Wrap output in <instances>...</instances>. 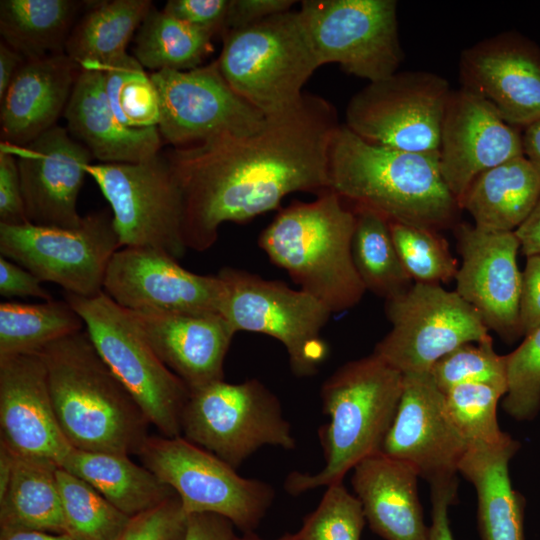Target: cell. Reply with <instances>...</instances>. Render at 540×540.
<instances>
[{"label": "cell", "instance_id": "41", "mask_svg": "<svg viewBox=\"0 0 540 540\" xmlns=\"http://www.w3.org/2000/svg\"><path fill=\"white\" fill-rule=\"evenodd\" d=\"M431 374L443 393L467 383L487 384L507 392L506 356L496 353L491 336L457 347L434 364Z\"/></svg>", "mask_w": 540, "mask_h": 540}, {"label": "cell", "instance_id": "47", "mask_svg": "<svg viewBox=\"0 0 540 540\" xmlns=\"http://www.w3.org/2000/svg\"><path fill=\"white\" fill-rule=\"evenodd\" d=\"M519 322L524 336L540 326V254L527 256L521 272Z\"/></svg>", "mask_w": 540, "mask_h": 540}, {"label": "cell", "instance_id": "19", "mask_svg": "<svg viewBox=\"0 0 540 540\" xmlns=\"http://www.w3.org/2000/svg\"><path fill=\"white\" fill-rule=\"evenodd\" d=\"M456 236L462 263L455 276V291L475 309L488 330L514 342L522 336L520 243L515 231L489 232L459 224Z\"/></svg>", "mask_w": 540, "mask_h": 540}, {"label": "cell", "instance_id": "29", "mask_svg": "<svg viewBox=\"0 0 540 540\" xmlns=\"http://www.w3.org/2000/svg\"><path fill=\"white\" fill-rule=\"evenodd\" d=\"M540 198V171L518 156L478 175L459 202L474 226L489 232H513Z\"/></svg>", "mask_w": 540, "mask_h": 540}, {"label": "cell", "instance_id": "52", "mask_svg": "<svg viewBox=\"0 0 540 540\" xmlns=\"http://www.w3.org/2000/svg\"><path fill=\"white\" fill-rule=\"evenodd\" d=\"M515 234L526 257L540 254V198L528 218L515 230Z\"/></svg>", "mask_w": 540, "mask_h": 540}, {"label": "cell", "instance_id": "26", "mask_svg": "<svg viewBox=\"0 0 540 540\" xmlns=\"http://www.w3.org/2000/svg\"><path fill=\"white\" fill-rule=\"evenodd\" d=\"M79 66L64 52L26 60L1 101V142L25 146L57 125Z\"/></svg>", "mask_w": 540, "mask_h": 540}, {"label": "cell", "instance_id": "2", "mask_svg": "<svg viewBox=\"0 0 540 540\" xmlns=\"http://www.w3.org/2000/svg\"><path fill=\"white\" fill-rule=\"evenodd\" d=\"M328 177L329 189L343 200L389 221L437 230L451 225L460 209L442 177L438 154L373 144L344 124L330 142Z\"/></svg>", "mask_w": 540, "mask_h": 540}, {"label": "cell", "instance_id": "20", "mask_svg": "<svg viewBox=\"0 0 540 540\" xmlns=\"http://www.w3.org/2000/svg\"><path fill=\"white\" fill-rule=\"evenodd\" d=\"M522 155L519 128L505 122L481 96L462 87L451 90L438 158L442 177L458 205L478 175Z\"/></svg>", "mask_w": 540, "mask_h": 540}, {"label": "cell", "instance_id": "33", "mask_svg": "<svg viewBox=\"0 0 540 540\" xmlns=\"http://www.w3.org/2000/svg\"><path fill=\"white\" fill-rule=\"evenodd\" d=\"M152 9L150 0H112L93 4L71 31L65 53L79 66H103L126 53L135 30Z\"/></svg>", "mask_w": 540, "mask_h": 540}, {"label": "cell", "instance_id": "16", "mask_svg": "<svg viewBox=\"0 0 540 540\" xmlns=\"http://www.w3.org/2000/svg\"><path fill=\"white\" fill-rule=\"evenodd\" d=\"M149 76L159 102L161 138L175 147L220 134L249 135L266 121L227 83L217 59L191 70H161Z\"/></svg>", "mask_w": 540, "mask_h": 540}, {"label": "cell", "instance_id": "55", "mask_svg": "<svg viewBox=\"0 0 540 540\" xmlns=\"http://www.w3.org/2000/svg\"><path fill=\"white\" fill-rule=\"evenodd\" d=\"M0 540H75L69 534L43 531H0Z\"/></svg>", "mask_w": 540, "mask_h": 540}, {"label": "cell", "instance_id": "31", "mask_svg": "<svg viewBox=\"0 0 540 540\" xmlns=\"http://www.w3.org/2000/svg\"><path fill=\"white\" fill-rule=\"evenodd\" d=\"M59 468L47 459L15 454L10 483L0 497V531L67 534L57 481Z\"/></svg>", "mask_w": 540, "mask_h": 540}, {"label": "cell", "instance_id": "45", "mask_svg": "<svg viewBox=\"0 0 540 540\" xmlns=\"http://www.w3.org/2000/svg\"><path fill=\"white\" fill-rule=\"evenodd\" d=\"M229 6L230 0H169L163 10L214 36L225 33Z\"/></svg>", "mask_w": 540, "mask_h": 540}, {"label": "cell", "instance_id": "30", "mask_svg": "<svg viewBox=\"0 0 540 540\" xmlns=\"http://www.w3.org/2000/svg\"><path fill=\"white\" fill-rule=\"evenodd\" d=\"M60 468L84 480L129 517L162 504L176 495L144 465L128 455L73 448Z\"/></svg>", "mask_w": 540, "mask_h": 540}, {"label": "cell", "instance_id": "25", "mask_svg": "<svg viewBox=\"0 0 540 540\" xmlns=\"http://www.w3.org/2000/svg\"><path fill=\"white\" fill-rule=\"evenodd\" d=\"M64 116L68 132L101 163L141 162L159 153L158 127L135 129L119 121L98 66L79 67Z\"/></svg>", "mask_w": 540, "mask_h": 540}, {"label": "cell", "instance_id": "27", "mask_svg": "<svg viewBox=\"0 0 540 540\" xmlns=\"http://www.w3.org/2000/svg\"><path fill=\"white\" fill-rule=\"evenodd\" d=\"M352 470L354 493L373 532L385 540H429L413 466L378 452Z\"/></svg>", "mask_w": 540, "mask_h": 540}, {"label": "cell", "instance_id": "35", "mask_svg": "<svg viewBox=\"0 0 540 540\" xmlns=\"http://www.w3.org/2000/svg\"><path fill=\"white\" fill-rule=\"evenodd\" d=\"M84 322L66 300L0 304V357L39 353L49 344L83 330Z\"/></svg>", "mask_w": 540, "mask_h": 540}, {"label": "cell", "instance_id": "56", "mask_svg": "<svg viewBox=\"0 0 540 540\" xmlns=\"http://www.w3.org/2000/svg\"><path fill=\"white\" fill-rule=\"evenodd\" d=\"M15 454L0 441V497H2L10 483L13 473Z\"/></svg>", "mask_w": 540, "mask_h": 540}, {"label": "cell", "instance_id": "43", "mask_svg": "<svg viewBox=\"0 0 540 540\" xmlns=\"http://www.w3.org/2000/svg\"><path fill=\"white\" fill-rule=\"evenodd\" d=\"M506 356V413L518 421L535 418L540 410V326Z\"/></svg>", "mask_w": 540, "mask_h": 540}, {"label": "cell", "instance_id": "7", "mask_svg": "<svg viewBox=\"0 0 540 540\" xmlns=\"http://www.w3.org/2000/svg\"><path fill=\"white\" fill-rule=\"evenodd\" d=\"M96 351L165 437L181 436L190 389L154 351L129 310L104 291L92 297L65 292Z\"/></svg>", "mask_w": 540, "mask_h": 540}, {"label": "cell", "instance_id": "49", "mask_svg": "<svg viewBox=\"0 0 540 540\" xmlns=\"http://www.w3.org/2000/svg\"><path fill=\"white\" fill-rule=\"evenodd\" d=\"M294 3L292 0H230L225 33L289 11Z\"/></svg>", "mask_w": 540, "mask_h": 540}, {"label": "cell", "instance_id": "1", "mask_svg": "<svg viewBox=\"0 0 540 540\" xmlns=\"http://www.w3.org/2000/svg\"><path fill=\"white\" fill-rule=\"evenodd\" d=\"M339 125L329 101L304 93L293 107L266 116L255 133L220 134L168 151L186 247L209 249L223 223L276 209L291 193L329 190V146Z\"/></svg>", "mask_w": 540, "mask_h": 540}, {"label": "cell", "instance_id": "28", "mask_svg": "<svg viewBox=\"0 0 540 540\" xmlns=\"http://www.w3.org/2000/svg\"><path fill=\"white\" fill-rule=\"evenodd\" d=\"M520 448L512 437L497 446L469 445L459 473L475 488L482 540H525V498L509 476V462Z\"/></svg>", "mask_w": 540, "mask_h": 540}, {"label": "cell", "instance_id": "36", "mask_svg": "<svg viewBox=\"0 0 540 540\" xmlns=\"http://www.w3.org/2000/svg\"><path fill=\"white\" fill-rule=\"evenodd\" d=\"M213 37L164 10L152 8L137 32L134 57L154 72L191 70L201 66L213 51Z\"/></svg>", "mask_w": 540, "mask_h": 540}, {"label": "cell", "instance_id": "38", "mask_svg": "<svg viewBox=\"0 0 540 540\" xmlns=\"http://www.w3.org/2000/svg\"><path fill=\"white\" fill-rule=\"evenodd\" d=\"M109 103L127 127H158L160 111L156 90L138 62L127 52L99 67Z\"/></svg>", "mask_w": 540, "mask_h": 540}, {"label": "cell", "instance_id": "42", "mask_svg": "<svg viewBox=\"0 0 540 540\" xmlns=\"http://www.w3.org/2000/svg\"><path fill=\"white\" fill-rule=\"evenodd\" d=\"M365 522L360 500L341 481L327 486L295 535L298 540H360Z\"/></svg>", "mask_w": 540, "mask_h": 540}, {"label": "cell", "instance_id": "53", "mask_svg": "<svg viewBox=\"0 0 540 540\" xmlns=\"http://www.w3.org/2000/svg\"><path fill=\"white\" fill-rule=\"evenodd\" d=\"M24 57L7 45L0 44V100L4 97L17 72L24 64Z\"/></svg>", "mask_w": 540, "mask_h": 540}, {"label": "cell", "instance_id": "40", "mask_svg": "<svg viewBox=\"0 0 540 540\" xmlns=\"http://www.w3.org/2000/svg\"><path fill=\"white\" fill-rule=\"evenodd\" d=\"M505 393L491 385L467 383L444 393L445 408L469 445L497 446L511 436L498 424L497 406Z\"/></svg>", "mask_w": 540, "mask_h": 540}, {"label": "cell", "instance_id": "48", "mask_svg": "<svg viewBox=\"0 0 540 540\" xmlns=\"http://www.w3.org/2000/svg\"><path fill=\"white\" fill-rule=\"evenodd\" d=\"M41 283L42 281L29 270L0 255V294L3 297L52 300V295Z\"/></svg>", "mask_w": 540, "mask_h": 540}, {"label": "cell", "instance_id": "15", "mask_svg": "<svg viewBox=\"0 0 540 540\" xmlns=\"http://www.w3.org/2000/svg\"><path fill=\"white\" fill-rule=\"evenodd\" d=\"M320 65L377 82L402 60L395 0H304L298 10Z\"/></svg>", "mask_w": 540, "mask_h": 540}, {"label": "cell", "instance_id": "24", "mask_svg": "<svg viewBox=\"0 0 540 540\" xmlns=\"http://www.w3.org/2000/svg\"><path fill=\"white\" fill-rule=\"evenodd\" d=\"M164 364L191 390L224 380L235 330L220 314L130 311Z\"/></svg>", "mask_w": 540, "mask_h": 540}, {"label": "cell", "instance_id": "32", "mask_svg": "<svg viewBox=\"0 0 540 540\" xmlns=\"http://www.w3.org/2000/svg\"><path fill=\"white\" fill-rule=\"evenodd\" d=\"M87 2L75 0H1L0 33L26 60L62 53L71 26Z\"/></svg>", "mask_w": 540, "mask_h": 540}, {"label": "cell", "instance_id": "23", "mask_svg": "<svg viewBox=\"0 0 540 540\" xmlns=\"http://www.w3.org/2000/svg\"><path fill=\"white\" fill-rule=\"evenodd\" d=\"M0 430V441L15 454L59 467L73 449L59 426L38 353L0 357Z\"/></svg>", "mask_w": 540, "mask_h": 540}, {"label": "cell", "instance_id": "21", "mask_svg": "<svg viewBox=\"0 0 540 540\" xmlns=\"http://www.w3.org/2000/svg\"><path fill=\"white\" fill-rule=\"evenodd\" d=\"M462 88L485 99L509 125L526 128L540 120V47L509 31L462 51Z\"/></svg>", "mask_w": 540, "mask_h": 540}, {"label": "cell", "instance_id": "17", "mask_svg": "<svg viewBox=\"0 0 540 540\" xmlns=\"http://www.w3.org/2000/svg\"><path fill=\"white\" fill-rule=\"evenodd\" d=\"M103 291L129 311L220 314L224 284L217 275L182 267L169 254L147 247H122L112 256Z\"/></svg>", "mask_w": 540, "mask_h": 540}, {"label": "cell", "instance_id": "14", "mask_svg": "<svg viewBox=\"0 0 540 540\" xmlns=\"http://www.w3.org/2000/svg\"><path fill=\"white\" fill-rule=\"evenodd\" d=\"M120 248L105 211L86 215L75 228L0 223L1 256L81 297L103 291L107 267Z\"/></svg>", "mask_w": 540, "mask_h": 540}, {"label": "cell", "instance_id": "44", "mask_svg": "<svg viewBox=\"0 0 540 540\" xmlns=\"http://www.w3.org/2000/svg\"><path fill=\"white\" fill-rule=\"evenodd\" d=\"M187 514L178 495L130 518L117 540H183Z\"/></svg>", "mask_w": 540, "mask_h": 540}, {"label": "cell", "instance_id": "3", "mask_svg": "<svg viewBox=\"0 0 540 540\" xmlns=\"http://www.w3.org/2000/svg\"><path fill=\"white\" fill-rule=\"evenodd\" d=\"M47 370L54 411L70 445L79 450L137 454L149 420L93 346L86 330L38 353Z\"/></svg>", "mask_w": 540, "mask_h": 540}, {"label": "cell", "instance_id": "37", "mask_svg": "<svg viewBox=\"0 0 540 540\" xmlns=\"http://www.w3.org/2000/svg\"><path fill=\"white\" fill-rule=\"evenodd\" d=\"M67 534L75 540H117L130 521L96 489L63 468L57 470Z\"/></svg>", "mask_w": 540, "mask_h": 540}, {"label": "cell", "instance_id": "39", "mask_svg": "<svg viewBox=\"0 0 540 540\" xmlns=\"http://www.w3.org/2000/svg\"><path fill=\"white\" fill-rule=\"evenodd\" d=\"M389 225L401 263L413 282L441 285L455 279L457 260L437 230L394 221Z\"/></svg>", "mask_w": 540, "mask_h": 540}, {"label": "cell", "instance_id": "4", "mask_svg": "<svg viewBox=\"0 0 540 540\" xmlns=\"http://www.w3.org/2000/svg\"><path fill=\"white\" fill-rule=\"evenodd\" d=\"M403 390V374L375 353L340 366L323 383L328 422L318 431L324 467L315 474L291 472L292 496L343 481L361 460L380 452Z\"/></svg>", "mask_w": 540, "mask_h": 540}, {"label": "cell", "instance_id": "54", "mask_svg": "<svg viewBox=\"0 0 540 540\" xmlns=\"http://www.w3.org/2000/svg\"><path fill=\"white\" fill-rule=\"evenodd\" d=\"M522 141L524 155L540 171V120L524 128Z\"/></svg>", "mask_w": 540, "mask_h": 540}, {"label": "cell", "instance_id": "11", "mask_svg": "<svg viewBox=\"0 0 540 540\" xmlns=\"http://www.w3.org/2000/svg\"><path fill=\"white\" fill-rule=\"evenodd\" d=\"M385 313L391 329L373 353L403 375L430 372L457 347L490 336L475 309L438 284L414 282L385 300Z\"/></svg>", "mask_w": 540, "mask_h": 540}, {"label": "cell", "instance_id": "9", "mask_svg": "<svg viewBox=\"0 0 540 540\" xmlns=\"http://www.w3.org/2000/svg\"><path fill=\"white\" fill-rule=\"evenodd\" d=\"M181 432L235 469L263 446L296 447L279 399L257 379L219 380L191 390Z\"/></svg>", "mask_w": 540, "mask_h": 540}, {"label": "cell", "instance_id": "34", "mask_svg": "<svg viewBox=\"0 0 540 540\" xmlns=\"http://www.w3.org/2000/svg\"><path fill=\"white\" fill-rule=\"evenodd\" d=\"M352 258L366 290L385 298L406 291L414 282L397 253L389 220L377 211L355 205Z\"/></svg>", "mask_w": 540, "mask_h": 540}, {"label": "cell", "instance_id": "18", "mask_svg": "<svg viewBox=\"0 0 540 540\" xmlns=\"http://www.w3.org/2000/svg\"><path fill=\"white\" fill-rule=\"evenodd\" d=\"M467 448L431 371L404 374L400 402L380 452L413 466L432 487L458 484Z\"/></svg>", "mask_w": 540, "mask_h": 540}, {"label": "cell", "instance_id": "22", "mask_svg": "<svg viewBox=\"0 0 540 540\" xmlns=\"http://www.w3.org/2000/svg\"><path fill=\"white\" fill-rule=\"evenodd\" d=\"M9 146L17 158L28 222L78 227L83 217L77 199L93 159L90 151L59 125L25 146Z\"/></svg>", "mask_w": 540, "mask_h": 540}, {"label": "cell", "instance_id": "50", "mask_svg": "<svg viewBox=\"0 0 540 540\" xmlns=\"http://www.w3.org/2000/svg\"><path fill=\"white\" fill-rule=\"evenodd\" d=\"M235 526L223 516L214 513L187 515L183 540H235Z\"/></svg>", "mask_w": 540, "mask_h": 540}, {"label": "cell", "instance_id": "8", "mask_svg": "<svg viewBox=\"0 0 540 540\" xmlns=\"http://www.w3.org/2000/svg\"><path fill=\"white\" fill-rule=\"evenodd\" d=\"M136 455L174 490L187 515L223 516L242 534L254 533L275 497L268 483L240 476L228 463L181 436H148Z\"/></svg>", "mask_w": 540, "mask_h": 540}, {"label": "cell", "instance_id": "12", "mask_svg": "<svg viewBox=\"0 0 540 540\" xmlns=\"http://www.w3.org/2000/svg\"><path fill=\"white\" fill-rule=\"evenodd\" d=\"M87 172L110 204L121 247L153 248L175 259L185 254L182 194L165 154L90 164Z\"/></svg>", "mask_w": 540, "mask_h": 540}, {"label": "cell", "instance_id": "51", "mask_svg": "<svg viewBox=\"0 0 540 540\" xmlns=\"http://www.w3.org/2000/svg\"><path fill=\"white\" fill-rule=\"evenodd\" d=\"M458 484L431 487L432 515L429 540H455L451 531L448 510L455 502Z\"/></svg>", "mask_w": 540, "mask_h": 540}, {"label": "cell", "instance_id": "10", "mask_svg": "<svg viewBox=\"0 0 540 540\" xmlns=\"http://www.w3.org/2000/svg\"><path fill=\"white\" fill-rule=\"evenodd\" d=\"M220 315L235 332L265 334L286 349L292 372L312 376L328 354L321 337L332 312L318 299L278 280H267L243 269L224 267Z\"/></svg>", "mask_w": 540, "mask_h": 540}, {"label": "cell", "instance_id": "46", "mask_svg": "<svg viewBox=\"0 0 540 540\" xmlns=\"http://www.w3.org/2000/svg\"><path fill=\"white\" fill-rule=\"evenodd\" d=\"M0 223H28L17 158L10 146L4 142H1L0 149Z\"/></svg>", "mask_w": 540, "mask_h": 540}, {"label": "cell", "instance_id": "13", "mask_svg": "<svg viewBox=\"0 0 540 540\" xmlns=\"http://www.w3.org/2000/svg\"><path fill=\"white\" fill-rule=\"evenodd\" d=\"M450 92L448 81L440 75L396 72L369 83L351 97L344 125L373 144L438 154Z\"/></svg>", "mask_w": 540, "mask_h": 540}, {"label": "cell", "instance_id": "5", "mask_svg": "<svg viewBox=\"0 0 540 540\" xmlns=\"http://www.w3.org/2000/svg\"><path fill=\"white\" fill-rule=\"evenodd\" d=\"M354 225L353 210L329 189L281 210L258 244L299 289L337 313L356 306L366 291L352 258Z\"/></svg>", "mask_w": 540, "mask_h": 540}, {"label": "cell", "instance_id": "6", "mask_svg": "<svg viewBox=\"0 0 540 540\" xmlns=\"http://www.w3.org/2000/svg\"><path fill=\"white\" fill-rule=\"evenodd\" d=\"M217 62L232 89L265 116L296 105L321 67L299 11L292 10L226 32Z\"/></svg>", "mask_w": 540, "mask_h": 540}, {"label": "cell", "instance_id": "57", "mask_svg": "<svg viewBox=\"0 0 540 540\" xmlns=\"http://www.w3.org/2000/svg\"><path fill=\"white\" fill-rule=\"evenodd\" d=\"M235 540H265L258 537L255 533L242 534L241 536H236ZM273 540H298L295 533H285L281 537Z\"/></svg>", "mask_w": 540, "mask_h": 540}]
</instances>
